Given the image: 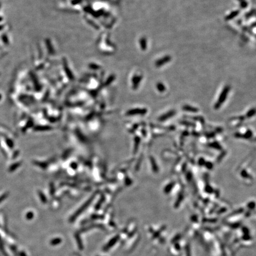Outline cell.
<instances>
[{
	"mask_svg": "<svg viewBox=\"0 0 256 256\" xmlns=\"http://www.w3.org/2000/svg\"><path fill=\"white\" fill-rule=\"evenodd\" d=\"M183 110L185 111H187V112H197L198 109L197 108L194 107H192L190 106H189V105H185L183 107Z\"/></svg>",
	"mask_w": 256,
	"mask_h": 256,
	"instance_id": "obj_4",
	"label": "cell"
},
{
	"mask_svg": "<svg viewBox=\"0 0 256 256\" xmlns=\"http://www.w3.org/2000/svg\"><path fill=\"white\" fill-rule=\"evenodd\" d=\"M21 165V162H16V163H14V164H13V165H12L11 167L9 168V171L10 172H13L14 171V170H16L17 168H19V167Z\"/></svg>",
	"mask_w": 256,
	"mask_h": 256,
	"instance_id": "obj_8",
	"label": "cell"
},
{
	"mask_svg": "<svg viewBox=\"0 0 256 256\" xmlns=\"http://www.w3.org/2000/svg\"><path fill=\"white\" fill-rule=\"evenodd\" d=\"M158 88L160 91H164L165 90V87H164V86L162 84H159L158 85Z\"/></svg>",
	"mask_w": 256,
	"mask_h": 256,
	"instance_id": "obj_18",
	"label": "cell"
},
{
	"mask_svg": "<svg viewBox=\"0 0 256 256\" xmlns=\"http://www.w3.org/2000/svg\"><path fill=\"white\" fill-rule=\"evenodd\" d=\"M205 165H206V167H207V168H209V169H211L212 168V164L211 162H206L205 163Z\"/></svg>",
	"mask_w": 256,
	"mask_h": 256,
	"instance_id": "obj_22",
	"label": "cell"
},
{
	"mask_svg": "<svg viewBox=\"0 0 256 256\" xmlns=\"http://www.w3.org/2000/svg\"><path fill=\"white\" fill-rule=\"evenodd\" d=\"M239 1H240V5H241V8H245L247 7L248 3L246 1H245V0H239Z\"/></svg>",
	"mask_w": 256,
	"mask_h": 256,
	"instance_id": "obj_11",
	"label": "cell"
},
{
	"mask_svg": "<svg viewBox=\"0 0 256 256\" xmlns=\"http://www.w3.org/2000/svg\"><path fill=\"white\" fill-rule=\"evenodd\" d=\"M8 192H7V193H4L2 196H0V203L2 202L3 200H5L6 198L8 197Z\"/></svg>",
	"mask_w": 256,
	"mask_h": 256,
	"instance_id": "obj_15",
	"label": "cell"
},
{
	"mask_svg": "<svg viewBox=\"0 0 256 256\" xmlns=\"http://www.w3.org/2000/svg\"><path fill=\"white\" fill-rule=\"evenodd\" d=\"M252 135H253L252 132H251V131H250V130H248V132H247L246 135H245V138H251V137L252 136Z\"/></svg>",
	"mask_w": 256,
	"mask_h": 256,
	"instance_id": "obj_19",
	"label": "cell"
},
{
	"mask_svg": "<svg viewBox=\"0 0 256 256\" xmlns=\"http://www.w3.org/2000/svg\"><path fill=\"white\" fill-rule=\"evenodd\" d=\"M39 196H40V199H41V200H42V202H45V201H46V199H45V196H43V194H42V193H40V194H39Z\"/></svg>",
	"mask_w": 256,
	"mask_h": 256,
	"instance_id": "obj_23",
	"label": "cell"
},
{
	"mask_svg": "<svg viewBox=\"0 0 256 256\" xmlns=\"http://www.w3.org/2000/svg\"><path fill=\"white\" fill-rule=\"evenodd\" d=\"M256 113V109H252L248 111V112H247V113L246 116H247V117H248V118H250V117H253L254 115H255Z\"/></svg>",
	"mask_w": 256,
	"mask_h": 256,
	"instance_id": "obj_9",
	"label": "cell"
},
{
	"mask_svg": "<svg viewBox=\"0 0 256 256\" xmlns=\"http://www.w3.org/2000/svg\"><path fill=\"white\" fill-rule=\"evenodd\" d=\"M174 183H171L169 184L168 185L165 187V192L168 193V192H170V190H171L172 188H173V187H174Z\"/></svg>",
	"mask_w": 256,
	"mask_h": 256,
	"instance_id": "obj_14",
	"label": "cell"
},
{
	"mask_svg": "<svg viewBox=\"0 0 256 256\" xmlns=\"http://www.w3.org/2000/svg\"><path fill=\"white\" fill-rule=\"evenodd\" d=\"M210 146H211V147L212 148H216L217 149H221V147L220 146V145H219L218 143H217L216 142H215L212 143V144H210Z\"/></svg>",
	"mask_w": 256,
	"mask_h": 256,
	"instance_id": "obj_10",
	"label": "cell"
},
{
	"mask_svg": "<svg viewBox=\"0 0 256 256\" xmlns=\"http://www.w3.org/2000/svg\"><path fill=\"white\" fill-rule=\"evenodd\" d=\"M77 241H78V246H79V248H80V249H83V245H82V243H81V241H80V239H79V237H78V236H77Z\"/></svg>",
	"mask_w": 256,
	"mask_h": 256,
	"instance_id": "obj_20",
	"label": "cell"
},
{
	"mask_svg": "<svg viewBox=\"0 0 256 256\" xmlns=\"http://www.w3.org/2000/svg\"><path fill=\"white\" fill-rule=\"evenodd\" d=\"M171 60V57L170 56H166L164 58H163L162 59H160V61H158L157 62V65L160 66V65H162L163 64L167 63L170 61Z\"/></svg>",
	"mask_w": 256,
	"mask_h": 256,
	"instance_id": "obj_6",
	"label": "cell"
},
{
	"mask_svg": "<svg viewBox=\"0 0 256 256\" xmlns=\"http://www.w3.org/2000/svg\"><path fill=\"white\" fill-rule=\"evenodd\" d=\"M91 200H89L86 203H85L84 205L83 206L81 207V208H80V209H79L78 210V211L76 212L75 213V214L74 215H73L72 217L71 218L70 221H74L78 216L80 215L81 213L83 212L84 211L85 209L87 208V207L88 206V205H89L90 203H91Z\"/></svg>",
	"mask_w": 256,
	"mask_h": 256,
	"instance_id": "obj_2",
	"label": "cell"
},
{
	"mask_svg": "<svg viewBox=\"0 0 256 256\" xmlns=\"http://www.w3.org/2000/svg\"><path fill=\"white\" fill-rule=\"evenodd\" d=\"M241 175H242V176L244 178H249L250 177V175L248 174L247 173L245 170H243V171L241 172Z\"/></svg>",
	"mask_w": 256,
	"mask_h": 256,
	"instance_id": "obj_17",
	"label": "cell"
},
{
	"mask_svg": "<svg viewBox=\"0 0 256 256\" xmlns=\"http://www.w3.org/2000/svg\"><path fill=\"white\" fill-rule=\"evenodd\" d=\"M175 113V112L174 111H170V112H169L168 113H167V114H165V115H163L162 116H161V117H160V120H164L165 119H167L169 118V117L173 116L174 115Z\"/></svg>",
	"mask_w": 256,
	"mask_h": 256,
	"instance_id": "obj_7",
	"label": "cell"
},
{
	"mask_svg": "<svg viewBox=\"0 0 256 256\" xmlns=\"http://www.w3.org/2000/svg\"><path fill=\"white\" fill-rule=\"evenodd\" d=\"M119 239V236H118V235L116 236V237L113 238L112 240L110 241V242H109V243L107 244L104 247V249L103 250H104V251H107V250H109L111 247H112L113 245H114L116 243V242L117 241V240H118Z\"/></svg>",
	"mask_w": 256,
	"mask_h": 256,
	"instance_id": "obj_3",
	"label": "cell"
},
{
	"mask_svg": "<svg viewBox=\"0 0 256 256\" xmlns=\"http://www.w3.org/2000/svg\"><path fill=\"white\" fill-rule=\"evenodd\" d=\"M229 90H230V87L229 86V85H226V86H225V87H224L223 90H222V93L220 94V96H219L218 100V101L216 102L215 105V108L216 109H219V108L221 107V106L222 105V103H223L225 101V100H226V98L227 95H228Z\"/></svg>",
	"mask_w": 256,
	"mask_h": 256,
	"instance_id": "obj_1",
	"label": "cell"
},
{
	"mask_svg": "<svg viewBox=\"0 0 256 256\" xmlns=\"http://www.w3.org/2000/svg\"><path fill=\"white\" fill-rule=\"evenodd\" d=\"M239 13H240V11H239L238 10L234 11H232V13H230L228 16H227L226 17H225V20H231L234 19V17H235L236 16H237L238 15Z\"/></svg>",
	"mask_w": 256,
	"mask_h": 256,
	"instance_id": "obj_5",
	"label": "cell"
},
{
	"mask_svg": "<svg viewBox=\"0 0 256 256\" xmlns=\"http://www.w3.org/2000/svg\"><path fill=\"white\" fill-rule=\"evenodd\" d=\"M199 161H199V163H200V165H203L204 164H205V160H204L203 159H202V158H201V159L199 160Z\"/></svg>",
	"mask_w": 256,
	"mask_h": 256,
	"instance_id": "obj_25",
	"label": "cell"
},
{
	"mask_svg": "<svg viewBox=\"0 0 256 256\" xmlns=\"http://www.w3.org/2000/svg\"><path fill=\"white\" fill-rule=\"evenodd\" d=\"M33 213H32V212H29L27 214L26 217L27 219H32V218L33 217Z\"/></svg>",
	"mask_w": 256,
	"mask_h": 256,
	"instance_id": "obj_24",
	"label": "cell"
},
{
	"mask_svg": "<svg viewBox=\"0 0 256 256\" xmlns=\"http://www.w3.org/2000/svg\"><path fill=\"white\" fill-rule=\"evenodd\" d=\"M61 242V240L60 238H55V239H54V240L51 241V245H55L58 244L60 243Z\"/></svg>",
	"mask_w": 256,
	"mask_h": 256,
	"instance_id": "obj_13",
	"label": "cell"
},
{
	"mask_svg": "<svg viewBox=\"0 0 256 256\" xmlns=\"http://www.w3.org/2000/svg\"><path fill=\"white\" fill-rule=\"evenodd\" d=\"M36 130H48L49 128L48 127H44V126H39V127H36L35 128Z\"/></svg>",
	"mask_w": 256,
	"mask_h": 256,
	"instance_id": "obj_16",
	"label": "cell"
},
{
	"mask_svg": "<svg viewBox=\"0 0 256 256\" xmlns=\"http://www.w3.org/2000/svg\"><path fill=\"white\" fill-rule=\"evenodd\" d=\"M6 143H7V145L8 146L9 148H10L11 149L13 148L14 147V143L10 139H6Z\"/></svg>",
	"mask_w": 256,
	"mask_h": 256,
	"instance_id": "obj_12",
	"label": "cell"
},
{
	"mask_svg": "<svg viewBox=\"0 0 256 256\" xmlns=\"http://www.w3.org/2000/svg\"><path fill=\"white\" fill-rule=\"evenodd\" d=\"M0 145H1V144H0Z\"/></svg>",
	"mask_w": 256,
	"mask_h": 256,
	"instance_id": "obj_27",
	"label": "cell"
},
{
	"mask_svg": "<svg viewBox=\"0 0 256 256\" xmlns=\"http://www.w3.org/2000/svg\"><path fill=\"white\" fill-rule=\"evenodd\" d=\"M205 190H206V191L207 192H208V193H212L213 191L212 188L211 186H207L206 187Z\"/></svg>",
	"mask_w": 256,
	"mask_h": 256,
	"instance_id": "obj_21",
	"label": "cell"
},
{
	"mask_svg": "<svg viewBox=\"0 0 256 256\" xmlns=\"http://www.w3.org/2000/svg\"><path fill=\"white\" fill-rule=\"evenodd\" d=\"M1 94H0V99H1Z\"/></svg>",
	"mask_w": 256,
	"mask_h": 256,
	"instance_id": "obj_26",
	"label": "cell"
}]
</instances>
